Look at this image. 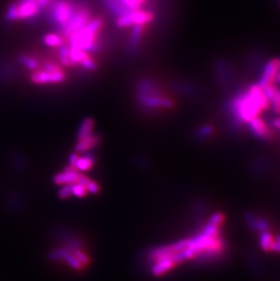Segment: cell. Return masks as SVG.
Segmentation results:
<instances>
[{
	"instance_id": "obj_1",
	"label": "cell",
	"mask_w": 280,
	"mask_h": 281,
	"mask_svg": "<svg viewBox=\"0 0 280 281\" xmlns=\"http://www.w3.org/2000/svg\"><path fill=\"white\" fill-rule=\"evenodd\" d=\"M137 102L142 110H168L174 107V101L167 97L159 84L151 79H140L136 85Z\"/></svg>"
},
{
	"instance_id": "obj_2",
	"label": "cell",
	"mask_w": 280,
	"mask_h": 281,
	"mask_svg": "<svg viewBox=\"0 0 280 281\" xmlns=\"http://www.w3.org/2000/svg\"><path fill=\"white\" fill-rule=\"evenodd\" d=\"M102 26V19L99 18L92 19L84 28L67 37L68 45L82 49L87 53H98L101 49L98 37Z\"/></svg>"
},
{
	"instance_id": "obj_3",
	"label": "cell",
	"mask_w": 280,
	"mask_h": 281,
	"mask_svg": "<svg viewBox=\"0 0 280 281\" xmlns=\"http://www.w3.org/2000/svg\"><path fill=\"white\" fill-rule=\"evenodd\" d=\"M78 5L71 0H54L53 3L45 10V19L55 30L60 35L62 30L68 24Z\"/></svg>"
},
{
	"instance_id": "obj_4",
	"label": "cell",
	"mask_w": 280,
	"mask_h": 281,
	"mask_svg": "<svg viewBox=\"0 0 280 281\" xmlns=\"http://www.w3.org/2000/svg\"><path fill=\"white\" fill-rule=\"evenodd\" d=\"M15 3L18 10V20H37V17L42 11L36 0H17Z\"/></svg>"
},
{
	"instance_id": "obj_5",
	"label": "cell",
	"mask_w": 280,
	"mask_h": 281,
	"mask_svg": "<svg viewBox=\"0 0 280 281\" xmlns=\"http://www.w3.org/2000/svg\"><path fill=\"white\" fill-rule=\"evenodd\" d=\"M36 72L31 75V81L37 85H49V84H59L66 80V74L59 69L56 72L50 73L44 68L40 70H35Z\"/></svg>"
},
{
	"instance_id": "obj_6",
	"label": "cell",
	"mask_w": 280,
	"mask_h": 281,
	"mask_svg": "<svg viewBox=\"0 0 280 281\" xmlns=\"http://www.w3.org/2000/svg\"><path fill=\"white\" fill-rule=\"evenodd\" d=\"M248 124L250 127V132L258 140L271 141L274 139V134L270 127L262 119L261 117L256 116L252 120H250Z\"/></svg>"
},
{
	"instance_id": "obj_7",
	"label": "cell",
	"mask_w": 280,
	"mask_h": 281,
	"mask_svg": "<svg viewBox=\"0 0 280 281\" xmlns=\"http://www.w3.org/2000/svg\"><path fill=\"white\" fill-rule=\"evenodd\" d=\"M280 72V60L279 59H273L268 63V65L265 67L263 76H262L261 80L259 86L262 88L269 84H273L278 74Z\"/></svg>"
},
{
	"instance_id": "obj_8",
	"label": "cell",
	"mask_w": 280,
	"mask_h": 281,
	"mask_svg": "<svg viewBox=\"0 0 280 281\" xmlns=\"http://www.w3.org/2000/svg\"><path fill=\"white\" fill-rule=\"evenodd\" d=\"M246 220H247V224L249 225L250 230L254 232L260 234V233L270 229V224L268 220H266L265 218L260 217V216L249 213L246 217Z\"/></svg>"
},
{
	"instance_id": "obj_9",
	"label": "cell",
	"mask_w": 280,
	"mask_h": 281,
	"mask_svg": "<svg viewBox=\"0 0 280 281\" xmlns=\"http://www.w3.org/2000/svg\"><path fill=\"white\" fill-rule=\"evenodd\" d=\"M98 143H99V138L97 135H89L84 139L79 140V143L76 146V150L78 152L87 151L96 147Z\"/></svg>"
},
{
	"instance_id": "obj_10",
	"label": "cell",
	"mask_w": 280,
	"mask_h": 281,
	"mask_svg": "<svg viewBox=\"0 0 280 281\" xmlns=\"http://www.w3.org/2000/svg\"><path fill=\"white\" fill-rule=\"evenodd\" d=\"M275 242V235L269 230L259 234V246L262 251L265 252H271Z\"/></svg>"
},
{
	"instance_id": "obj_11",
	"label": "cell",
	"mask_w": 280,
	"mask_h": 281,
	"mask_svg": "<svg viewBox=\"0 0 280 281\" xmlns=\"http://www.w3.org/2000/svg\"><path fill=\"white\" fill-rule=\"evenodd\" d=\"M124 8L129 12H134L142 9L146 6L147 0H116Z\"/></svg>"
},
{
	"instance_id": "obj_12",
	"label": "cell",
	"mask_w": 280,
	"mask_h": 281,
	"mask_svg": "<svg viewBox=\"0 0 280 281\" xmlns=\"http://www.w3.org/2000/svg\"><path fill=\"white\" fill-rule=\"evenodd\" d=\"M94 127H95V122L93 119L88 118V117L84 119L80 125V130L78 133V139L81 140V139H84L85 137L91 135Z\"/></svg>"
},
{
	"instance_id": "obj_13",
	"label": "cell",
	"mask_w": 280,
	"mask_h": 281,
	"mask_svg": "<svg viewBox=\"0 0 280 281\" xmlns=\"http://www.w3.org/2000/svg\"><path fill=\"white\" fill-rule=\"evenodd\" d=\"M42 42L48 47L56 48V47H59L61 45H63L64 40H63V37H61L59 34L50 33V34H47L43 37Z\"/></svg>"
},
{
	"instance_id": "obj_14",
	"label": "cell",
	"mask_w": 280,
	"mask_h": 281,
	"mask_svg": "<svg viewBox=\"0 0 280 281\" xmlns=\"http://www.w3.org/2000/svg\"><path fill=\"white\" fill-rule=\"evenodd\" d=\"M19 64L23 65L24 67L30 69V70H37L38 67V62L33 56L28 55H21L19 56Z\"/></svg>"
},
{
	"instance_id": "obj_15",
	"label": "cell",
	"mask_w": 280,
	"mask_h": 281,
	"mask_svg": "<svg viewBox=\"0 0 280 281\" xmlns=\"http://www.w3.org/2000/svg\"><path fill=\"white\" fill-rule=\"evenodd\" d=\"M94 164V159L92 157H85V158H77L74 167H78V169L82 171H87L91 169Z\"/></svg>"
},
{
	"instance_id": "obj_16",
	"label": "cell",
	"mask_w": 280,
	"mask_h": 281,
	"mask_svg": "<svg viewBox=\"0 0 280 281\" xmlns=\"http://www.w3.org/2000/svg\"><path fill=\"white\" fill-rule=\"evenodd\" d=\"M212 134H213V129L211 127H209V126H206V127H203V128H201V129L197 130L196 137H198L199 139L205 140L206 138L210 137Z\"/></svg>"
},
{
	"instance_id": "obj_17",
	"label": "cell",
	"mask_w": 280,
	"mask_h": 281,
	"mask_svg": "<svg viewBox=\"0 0 280 281\" xmlns=\"http://www.w3.org/2000/svg\"><path fill=\"white\" fill-rule=\"evenodd\" d=\"M54 0H36L37 5L41 8V10H46L52 3Z\"/></svg>"
},
{
	"instance_id": "obj_18",
	"label": "cell",
	"mask_w": 280,
	"mask_h": 281,
	"mask_svg": "<svg viewBox=\"0 0 280 281\" xmlns=\"http://www.w3.org/2000/svg\"><path fill=\"white\" fill-rule=\"evenodd\" d=\"M272 125L276 129H280V117L275 118L274 120L272 121Z\"/></svg>"
},
{
	"instance_id": "obj_19",
	"label": "cell",
	"mask_w": 280,
	"mask_h": 281,
	"mask_svg": "<svg viewBox=\"0 0 280 281\" xmlns=\"http://www.w3.org/2000/svg\"><path fill=\"white\" fill-rule=\"evenodd\" d=\"M276 80H277V81H278V82H279V83L280 84V73L278 74V76H277V79H276Z\"/></svg>"
},
{
	"instance_id": "obj_20",
	"label": "cell",
	"mask_w": 280,
	"mask_h": 281,
	"mask_svg": "<svg viewBox=\"0 0 280 281\" xmlns=\"http://www.w3.org/2000/svg\"><path fill=\"white\" fill-rule=\"evenodd\" d=\"M279 60H280V59H279Z\"/></svg>"
},
{
	"instance_id": "obj_21",
	"label": "cell",
	"mask_w": 280,
	"mask_h": 281,
	"mask_svg": "<svg viewBox=\"0 0 280 281\" xmlns=\"http://www.w3.org/2000/svg\"><path fill=\"white\" fill-rule=\"evenodd\" d=\"M102 1H103V0H102Z\"/></svg>"
}]
</instances>
